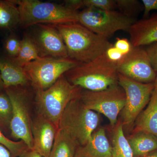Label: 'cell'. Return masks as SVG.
Masks as SVG:
<instances>
[{
	"mask_svg": "<svg viewBox=\"0 0 157 157\" xmlns=\"http://www.w3.org/2000/svg\"><path fill=\"white\" fill-rule=\"evenodd\" d=\"M71 84L82 89L98 91L118 84L117 65L105 53L81 64L65 74Z\"/></svg>",
	"mask_w": 157,
	"mask_h": 157,
	"instance_id": "cell-2",
	"label": "cell"
},
{
	"mask_svg": "<svg viewBox=\"0 0 157 157\" xmlns=\"http://www.w3.org/2000/svg\"><path fill=\"white\" fill-rule=\"evenodd\" d=\"M19 23V11L14 0L0 1V28L10 30Z\"/></svg>",
	"mask_w": 157,
	"mask_h": 157,
	"instance_id": "cell-21",
	"label": "cell"
},
{
	"mask_svg": "<svg viewBox=\"0 0 157 157\" xmlns=\"http://www.w3.org/2000/svg\"><path fill=\"white\" fill-rule=\"evenodd\" d=\"M113 46L123 55H127L133 48L130 41L125 38H117Z\"/></svg>",
	"mask_w": 157,
	"mask_h": 157,
	"instance_id": "cell-28",
	"label": "cell"
},
{
	"mask_svg": "<svg viewBox=\"0 0 157 157\" xmlns=\"http://www.w3.org/2000/svg\"><path fill=\"white\" fill-rule=\"evenodd\" d=\"M145 50L152 67L157 73V42L147 45Z\"/></svg>",
	"mask_w": 157,
	"mask_h": 157,
	"instance_id": "cell-29",
	"label": "cell"
},
{
	"mask_svg": "<svg viewBox=\"0 0 157 157\" xmlns=\"http://www.w3.org/2000/svg\"><path fill=\"white\" fill-rule=\"evenodd\" d=\"M30 35L36 46L40 57L67 58L64 42L57 29L52 25L39 24Z\"/></svg>",
	"mask_w": 157,
	"mask_h": 157,
	"instance_id": "cell-12",
	"label": "cell"
},
{
	"mask_svg": "<svg viewBox=\"0 0 157 157\" xmlns=\"http://www.w3.org/2000/svg\"><path fill=\"white\" fill-rule=\"evenodd\" d=\"M134 157H139L157 150V137L143 132L133 133L127 138Z\"/></svg>",
	"mask_w": 157,
	"mask_h": 157,
	"instance_id": "cell-18",
	"label": "cell"
},
{
	"mask_svg": "<svg viewBox=\"0 0 157 157\" xmlns=\"http://www.w3.org/2000/svg\"><path fill=\"white\" fill-rule=\"evenodd\" d=\"M0 73L6 88L27 86L30 84L28 78L22 67L11 60L0 59Z\"/></svg>",
	"mask_w": 157,
	"mask_h": 157,
	"instance_id": "cell-17",
	"label": "cell"
},
{
	"mask_svg": "<svg viewBox=\"0 0 157 157\" xmlns=\"http://www.w3.org/2000/svg\"><path fill=\"white\" fill-rule=\"evenodd\" d=\"M99 121L98 113L88 109L78 95L65 108L59 121L58 128L70 135L79 146H83L97 128Z\"/></svg>",
	"mask_w": 157,
	"mask_h": 157,
	"instance_id": "cell-5",
	"label": "cell"
},
{
	"mask_svg": "<svg viewBox=\"0 0 157 157\" xmlns=\"http://www.w3.org/2000/svg\"><path fill=\"white\" fill-rule=\"evenodd\" d=\"M133 133L143 132L157 137V90H154L146 109L142 110L135 121Z\"/></svg>",
	"mask_w": 157,
	"mask_h": 157,
	"instance_id": "cell-16",
	"label": "cell"
},
{
	"mask_svg": "<svg viewBox=\"0 0 157 157\" xmlns=\"http://www.w3.org/2000/svg\"><path fill=\"white\" fill-rule=\"evenodd\" d=\"M81 63L69 57H41L23 69L31 86L36 91L50 87L67 72Z\"/></svg>",
	"mask_w": 157,
	"mask_h": 157,
	"instance_id": "cell-6",
	"label": "cell"
},
{
	"mask_svg": "<svg viewBox=\"0 0 157 157\" xmlns=\"http://www.w3.org/2000/svg\"><path fill=\"white\" fill-rule=\"evenodd\" d=\"M116 6L120 12L134 18L144 10L143 4L137 0H116Z\"/></svg>",
	"mask_w": 157,
	"mask_h": 157,
	"instance_id": "cell-25",
	"label": "cell"
},
{
	"mask_svg": "<svg viewBox=\"0 0 157 157\" xmlns=\"http://www.w3.org/2000/svg\"><path fill=\"white\" fill-rule=\"evenodd\" d=\"M0 144L6 147L11 154V157H19L28 149V146L22 140L14 141L6 137L0 131Z\"/></svg>",
	"mask_w": 157,
	"mask_h": 157,
	"instance_id": "cell-26",
	"label": "cell"
},
{
	"mask_svg": "<svg viewBox=\"0 0 157 157\" xmlns=\"http://www.w3.org/2000/svg\"><path fill=\"white\" fill-rule=\"evenodd\" d=\"M31 129L33 149L42 157H50L58 128L50 121L37 114L32 121Z\"/></svg>",
	"mask_w": 157,
	"mask_h": 157,
	"instance_id": "cell-13",
	"label": "cell"
},
{
	"mask_svg": "<svg viewBox=\"0 0 157 157\" xmlns=\"http://www.w3.org/2000/svg\"><path fill=\"white\" fill-rule=\"evenodd\" d=\"M136 21L115 10L87 8L78 11V22L107 39L117 31L128 32Z\"/></svg>",
	"mask_w": 157,
	"mask_h": 157,
	"instance_id": "cell-7",
	"label": "cell"
},
{
	"mask_svg": "<svg viewBox=\"0 0 157 157\" xmlns=\"http://www.w3.org/2000/svg\"><path fill=\"white\" fill-rule=\"evenodd\" d=\"M78 98L88 109L105 116L112 126L117 123L126 103L125 94L118 84L98 91L81 89Z\"/></svg>",
	"mask_w": 157,
	"mask_h": 157,
	"instance_id": "cell-9",
	"label": "cell"
},
{
	"mask_svg": "<svg viewBox=\"0 0 157 157\" xmlns=\"http://www.w3.org/2000/svg\"><path fill=\"white\" fill-rule=\"evenodd\" d=\"M19 13V25L27 28L39 24L78 22V11L64 5L39 0H14Z\"/></svg>",
	"mask_w": 157,
	"mask_h": 157,
	"instance_id": "cell-3",
	"label": "cell"
},
{
	"mask_svg": "<svg viewBox=\"0 0 157 157\" xmlns=\"http://www.w3.org/2000/svg\"><path fill=\"white\" fill-rule=\"evenodd\" d=\"M26 86L6 88L4 91L11 101L12 108L10 135L12 138L24 142L33 149V139L29 113V93Z\"/></svg>",
	"mask_w": 157,
	"mask_h": 157,
	"instance_id": "cell-8",
	"label": "cell"
},
{
	"mask_svg": "<svg viewBox=\"0 0 157 157\" xmlns=\"http://www.w3.org/2000/svg\"><path fill=\"white\" fill-rule=\"evenodd\" d=\"M20 46V40L14 36L9 37L5 42V49L11 58H14L17 56L19 52Z\"/></svg>",
	"mask_w": 157,
	"mask_h": 157,
	"instance_id": "cell-27",
	"label": "cell"
},
{
	"mask_svg": "<svg viewBox=\"0 0 157 157\" xmlns=\"http://www.w3.org/2000/svg\"><path fill=\"white\" fill-rule=\"evenodd\" d=\"M4 91V85L3 83L2 79L1 77V73H0V92Z\"/></svg>",
	"mask_w": 157,
	"mask_h": 157,
	"instance_id": "cell-34",
	"label": "cell"
},
{
	"mask_svg": "<svg viewBox=\"0 0 157 157\" xmlns=\"http://www.w3.org/2000/svg\"><path fill=\"white\" fill-rule=\"evenodd\" d=\"M139 157H157V150Z\"/></svg>",
	"mask_w": 157,
	"mask_h": 157,
	"instance_id": "cell-33",
	"label": "cell"
},
{
	"mask_svg": "<svg viewBox=\"0 0 157 157\" xmlns=\"http://www.w3.org/2000/svg\"><path fill=\"white\" fill-rule=\"evenodd\" d=\"M74 157H112V146L104 129L94 132L87 143L78 146Z\"/></svg>",
	"mask_w": 157,
	"mask_h": 157,
	"instance_id": "cell-15",
	"label": "cell"
},
{
	"mask_svg": "<svg viewBox=\"0 0 157 157\" xmlns=\"http://www.w3.org/2000/svg\"><path fill=\"white\" fill-rule=\"evenodd\" d=\"M12 117L11 101L5 92H0V131L5 135L11 133Z\"/></svg>",
	"mask_w": 157,
	"mask_h": 157,
	"instance_id": "cell-23",
	"label": "cell"
},
{
	"mask_svg": "<svg viewBox=\"0 0 157 157\" xmlns=\"http://www.w3.org/2000/svg\"><path fill=\"white\" fill-rule=\"evenodd\" d=\"M112 157H134L133 151L124 134L121 122L116 126L113 136Z\"/></svg>",
	"mask_w": 157,
	"mask_h": 157,
	"instance_id": "cell-22",
	"label": "cell"
},
{
	"mask_svg": "<svg viewBox=\"0 0 157 157\" xmlns=\"http://www.w3.org/2000/svg\"><path fill=\"white\" fill-rule=\"evenodd\" d=\"M154 89L157 90V73L154 82Z\"/></svg>",
	"mask_w": 157,
	"mask_h": 157,
	"instance_id": "cell-35",
	"label": "cell"
},
{
	"mask_svg": "<svg viewBox=\"0 0 157 157\" xmlns=\"http://www.w3.org/2000/svg\"><path fill=\"white\" fill-rule=\"evenodd\" d=\"M118 73L143 83L154 82L157 72L152 67L146 50L134 47L117 65Z\"/></svg>",
	"mask_w": 157,
	"mask_h": 157,
	"instance_id": "cell-11",
	"label": "cell"
},
{
	"mask_svg": "<svg viewBox=\"0 0 157 157\" xmlns=\"http://www.w3.org/2000/svg\"><path fill=\"white\" fill-rule=\"evenodd\" d=\"M19 157H42L39 153L33 149H28Z\"/></svg>",
	"mask_w": 157,
	"mask_h": 157,
	"instance_id": "cell-31",
	"label": "cell"
},
{
	"mask_svg": "<svg viewBox=\"0 0 157 157\" xmlns=\"http://www.w3.org/2000/svg\"><path fill=\"white\" fill-rule=\"evenodd\" d=\"M0 157H11L9 151L1 144H0Z\"/></svg>",
	"mask_w": 157,
	"mask_h": 157,
	"instance_id": "cell-32",
	"label": "cell"
},
{
	"mask_svg": "<svg viewBox=\"0 0 157 157\" xmlns=\"http://www.w3.org/2000/svg\"><path fill=\"white\" fill-rule=\"evenodd\" d=\"M74 9L77 11L81 9L92 8L111 11L117 9L116 0H74Z\"/></svg>",
	"mask_w": 157,
	"mask_h": 157,
	"instance_id": "cell-24",
	"label": "cell"
},
{
	"mask_svg": "<svg viewBox=\"0 0 157 157\" xmlns=\"http://www.w3.org/2000/svg\"><path fill=\"white\" fill-rule=\"evenodd\" d=\"M61 35L68 57L81 63L91 61L106 52L113 44L78 22L52 25Z\"/></svg>",
	"mask_w": 157,
	"mask_h": 157,
	"instance_id": "cell-1",
	"label": "cell"
},
{
	"mask_svg": "<svg viewBox=\"0 0 157 157\" xmlns=\"http://www.w3.org/2000/svg\"><path fill=\"white\" fill-rule=\"evenodd\" d=\"M81 89L71 84L64 75L47 89L35 91L37 114L58 128L59 121L65 108L78 96Z\"/></svg>",
	"mask_w": 157,
	"mask_h": 157,
	"instance_id": "cell-4",
	"label": "cell"
},
{
	"mask_svg": "<svg viewBox=\"0 0 157 157\" xmlns=\"http://www.w3.org/2000/svg\"><path fill=\"white\" fill-rule=\"evenodd\" d=\"M40 58L35 42L30 35L28 34L21 40L20 48L17 56L10 59L16 65L23 67L30 62Z\"/></svg>",
	"mask_w": 157,
	"mask_h": 157,
	"instance_id": "cell-20",
	"label": "cell"
},
{
	"mask_svg": "<svg viewBox=\"0 0 157 157\" xmlns=\"http://www.w3.org/2000/svg\"><path fill=\"white\" fill-rule=\"evenodd\" d=\"M79 146L70 135L58 129L50 157H74Z\"/></svg>",
	"mask_w": 157,
	"mask_h": 157,
	"instance_id": "cell-19",
	"label": "cell"
},
{
	"mask_svg": "<svg viewBox=\"0 0 157 157\" xmlns=\"http://www.w3.org/2000/svg\"><path fill=\"white\" fill-rule=\"evenodd\" d=\"M144 7V18L149 17L151 11H157V0H142Z\"/></svg>",
	"mask_w": 157,
	"mask_h": 157,
	"instance_id": "cell-30",
	"label": "cell"
},
{
	"mask_svg": "<svg viewBox=\"0 0 157 157\" xmlns=\"http://www.w3.org/2000/svg\"><path fill=\"white\" fill-rule=\"evenodd\" d=\"M118 84L126 95V103L121 111L123 126L129 128L133 124L148 104L154 90V82L143 83L135 81L118 73Z\"/></svg>",
	"mask_w": 157,
	"mask_h": 157,
	"instance_id": "cell-10",
	"label": "cell"
},
{
	"mask_svg": "<svg viewBox=\"0 0 157 157\" xmlns=\"http://www.w3.org/2000/svg\"><path fill=\"white\" fill-rule=\"evenodd\" d=\"M128 32L134 47L147 46L157 42V14L136 21Z\"/></svg>",
	"mask_w": 157,
	"mask_h": 157,
	"instance_id": "cell-14",
	"label": "cell"
}]
</instances>
